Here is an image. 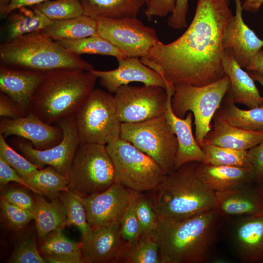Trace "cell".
<instances>
[{"label": "cell", "mask_w": 263, "mask_h": 263, "mask_svg": "<svg viewBox=\"0 0 263 263\" xmlns=\"http://www.w3.org/2000/svg\"><path fill=\"white\" fill-rule=\"evenodd\" d=\"M227 0H198L193 19L177 39L154 46L140 60L166 84L203 86L225 76L224 38L233 15Z\"/></svg>", "instance_id": "obj_1"}, {"label": "cell", "mask_w": 263, "mask_h": 263, "mask_svg": "<svg viewBox=\"0 0 263 263\" xmlns=\"http://www.w3.org/2000/svg\"><path fill=\"white\" fill-rule=\"evenodd\" d=\"M224 220L216 208L178 219L158 217L153 233L162 263L208 262Z\"/></svg>", "instance_id": "obj_2"}, {"label": "cell", "mask_w": 263, "mask_h": 263, "mask_svg": "<svg viewBox=\"0 0 263 263\" xmlns=\"http://www.w3.org/2000/svg\"><path fill=\"white\" fill-rule=\"evenodd\" d=\"M97 79L92 71L80 69L46 72L32 95L29 112L49 125L75 116Z\"/></svg>", "instance_id": "obj_3"}, {"label": "cell", "mask_w": 263, "mask_h": 263, "mask_svg": "<svg viewBox=\"0 0 263 263\" xmlns=\"http://www.w3.org/2000/svg\"><path fill=\"white\" fill-rule=\"evenodd\" d=\"M199 163L183 165L144 193L158 218L178 219L216 208L215 192L197 175Z\"/></svg>", "instance_id": "obj_4"}, {"label": "cell", "mask_w": 263, "mask_h": 263, "mask_svg": "<svg viewBox=\"0 0 263 263\" xmlns=\"http://www.w3.org/2000/svg\"><path fill=\"white\" fill-rule=\"evenodd\" d=\"M0 61V64L8 67L43 72L59 68L94 69L80 56L68 51L40 31L1 43Z\"/></svg>", "instance_id": "obj_5"}, {"label": "cell", "mask_w": 263, "mask_h": 263, "mask_svg": "<svg viewBox=\"0 0 263 263\" xmlns=\"http://www.w3.org/2000/svg\"><path fill=\"white\" fill-rule=\"evenodd\" d=\"M230 80L227 75L208 85L196 86L179 83L174 85L171 97L174 113L184 118L192 113L195 125V137L201 146L211 130V121L228 90Z\"/></svg>", "instance_id": "obj_6"}, {"label": "cell", "mask_w": 263, "mask_h": 263, "mask_svg": "<svg viewBox=\"0 0 263 263\" xmlns=\"http://www.w3.org/2000/svg\"><path fill=\"white\" fill-rule=\"evenodd\" d=\"M68 188L82 198L107 189L117 182L106 145L80 144L66 175Z\"/></svg>", "instance_id": "obj_7"}, {"label": "cell", "mask_w": 263, "mask_h": 263, "mask_svg": "<svg viewBox=\"0 0 263 263\" xmlns=\"http://www.w3.org/2000/svg\"><path fill=\"white\" fill-rule=\"evenodd\" d=\"M106 147L117 182L128 189L140 193L150 191L168 175L152 158L121 137Z\"/></svg>", "instance_id": "obj_8"}, {"label": "cell", "mask_w": 263, "mask_h": 263, "mask_svg": "<svg viewBox=\"0 0 263 263\" xmlns=\"http://www.w3.org/2000/svg\"><path fill=\"white\" fill-rule=\"evenodd\" d=\"M80 144L107 145L120 137L119 120L114 96L108 91L94 89L75 116Z\"/></svg>", "instance_id": "obj_9"}, {"label": "cell", "mask_w": 263, "mask_h": 263, "mask_svg": "<svg viewBox=\"0 0 263 263\" xmlns=\"http://www.w3.org/2000/svg\"><path fill=\"white\" fill-rule=\"evenodd\" d=\"M120 137L152 158L167 174L175 170L176 137L165 114L137 123H122Z\"/></svg>", "instance_id": "obj_10"}, {"label": "cell", "mask_w": 263, "mask_h": 263, "mask_svg": "<svg viewBox=\"0 0 263 263\" xmlns=\"http://www.w3.org/2000/svg\"><path fill=\"white\" fill-rule=\"evenodd\" d=\"M96 35L122 51L128 57L146 56L151 49L163 42L155 30L137 18H98Z\"/></svg>", "instance_id": "obj_11"}, {"label": "cell", "mask_w": 263, "mask_h": 263, "mask_svg": "<svg viewBox=\"0 0 263 263\" xmlns=\"http://www.w3.org/2000/svg\"><path fill=\"white\" fill-rule=\"evenodd\" d=\"M115 102L122 123H137L164 114L168 94L154 86H121L115 92Z\"/></svg>", "instance_id": "obj_12"}, {"label": "cell", "mask_w": 263, "mask_h": 263, "mask_svg": "<svg viewBox=\"0 0 263 263\" xmlns=\"http://www.w3.org/2000/svg\"><path fill=\"white\" fill-rule=\"evenodd\" d=\"M56 124L62 129L63 136L60 142L53 147L38 150L30 142L21 139L15 140L13 143L17 150L39 169L52 166L66 176L80 142L75 116L62 119Z\"/></svg>", "instance_id": "obj_13"}, {"label": "cell", "mask_w": 263, "mask_h": 263, "mask_svg": "<svg viewBox=\"0 0 263 263\" xmlns=\"http://www.w3.org/2000/svg\"><path fill=\"white\" fill-rule=\"evenodd\" d=\"M130 196V189L116 182L104 191L82 198L91 228L120 224Z\"/></svg>", "instance_id": "obj_14"}, {"label": "cell", "mask_w": 263, "mask_h": 263, "mask_svg": "<svg viewBox=\"0 0 263 263\" xmlns=\"http://www.w3.org/2000/svg\"><path fill=\"white\" fill-rule=\"evenodd\" d=\"M228 241L243 263H263V212L230 219Z\"/></svg>", "instance_id": "obj_15"}, {"label": "cell", "mask_w": 263, "mask_h": 263, "mask_svg": "<svg viewBox=\"0 0 263 263\" xmlns=\"http://www.w3.org/2000/svg\"><path fill=\"white\" fill-rule=\"evenodd\" d=\"M117 60L118 66L114 70L91 71L98 77L100 85L108 92L115 94L121 86L133 82L166 89V82L163 77L142 62L138 57H126Z\"/></svg>", "instance_id": "obj_16"}, {"label": "cell", "mask_w": 263, "mask_h": 263, "mask_svg": "<svg viewBox=\"0 0 263 263\" xmlns=\"http://www.w3.org/2000/svg\"><path fill=\"white\" fill-rule=\"evenodd\" d=\"M0 133L5 137L16 135L28 140L34 148L39 150L54 147L60 142L63 136L58 126L46 124L30 112L18 118L1 119Z\"/></svg>", "instance_id": "obj_17"}, {"label": "cell", "mask_w": 263, "mask_h": 263, "mask_svg": "<svg viewBox=\"0 0 263 263\" xmlns=\"http://www.w3.org/2000/svg\"><path fill=\"white\" fill-rule=\"evenodd\" d=\"M165 90L168 94V100L164 114L178 142L175 170L188 162H207V155L193 133L192 113L188 112L184 118L177 117L174 113L171 107V97L174 92V86L168 85Z\"/></svg>", "instance_id": "obj_18"}, {"label": "cell", "mask_w": 263, "mask_h": 263, "mask_svg": "<svg viewBox=\"0 0 263 263\" xmlns=\"http://www.w3.org/2000/svg\"><path fill=\"white\" fill-rule=\"evenodd\" d=\"M126 244L120 224L92 228L89 236L81 242L84 262L118 263Z\"/></svg>", "instance_id": "obj_19"}, {"label": "cell", "mask_w": 263, "mask_h": 263, "mask_svg": "<svg viewBox=\"0 0 263 263\" xmlns=\"http://www.w3.org/2000/svg\"><path fill=\"white\" fill-rule=\"evenodd\" d=\"M235 14L227 24L224 35L225 49L230 48L238 64L245 68L254 55L263 47V39L244 23L241 0H234Z\"/></svg>", "instance_id": "obj_20"}, {"label": "cell", "mask_w": 263, "mask_h": 263, "mask_svg": "<svg viewBox=\"0 0 263 263\" xmlns=\"http://www.w3.org/2000/svg\"><path fill=\"white\" fill-rule=\"evenodd\" d=\"M46 72L0 65V90L18 106L24 116L30 111L31 98Z\"/></svg>", "instance_id": "obj_21"}, {"label": "cell", "mask_w": 263, "mask_h": 263, "mask_svg": "<svg viewBox=\"0 0 263 263\" xmlns=\"http://www.w3.org/2000/svg\"><path fill=\"white\" fill-rule=\"evenodd\" d=\"M216 208L225 219L263 212V198L257 183L216 192Z\"/></svg>", "instance_id": "obj_22"}, {"label": "cell", "mask_w": 263, "mask_h": 263, "mask_svg": "<svg viewBox=\"0 0 263 263\" xmlns=\"http://www.w3.org/2000/svg\"><path fill=\"white\" fill-rule=\"evenodd\" d=\"M223 66L230 80L225 100L244 105L249 109L263 105V97L260 95L254 79L238 64L230 48L225 49Z\"/></svg>", "instance_id": "obj_23"}, {"label": "cell", "mask_w": 263, "mask_h": 263, "mask_svg": "<svg viewBox=\"0 0 263 263\" xmlns=\"http://www.w3.org/2000/svg\"><path fill=\"white\" fill-rule=\"evenodd\" d=\"M199 178L215 192L230 190L257 183L253 167L216 165L199 162L197 168Z\"/></svg>", "instance_id": "obj_24"}, {"label": "cell", "mask_w": 263, "mask_h": 263, "mask_svg": "<svg viewBox=\"0 0 263 263\" xmlns=\"http://www.w3.org/2000/svg\"><path fill=\"white\" fill-rule=\"evenodd\" d=\"M212 120L211 130L202 144L248 150L263 141V131H251L239 128L215 115Z\"/></svg>", "instance_id": "obj_25"}, {"label": "cell", "mask_w": 263, "mask_h": 263, "mask_svg": "<svg viewBox=\"0 0 263 263\" xmlns=\"http://www.w3.org/2000/svg\"><path fill=\"white\" fill-rule=\"evenodd\" d=\"M39 251L46 263H83L81 242L67 237L62 229L53 231L39 239Z\"/></svg>", "instance_id": "obj_26"}, {"label": "cell", "mask_w": 263, "mask_h": 263, "mask_svg": "<svg viewBox=\"0 0 263 263\" xmlns=\"http://www.w3.org/2000/svg\"><path fill=\"white\" fill-rule=\"evenodd\" d=\"M36 206L33 212L38 240L49 233L63 229L67 226L65 207L58 197L47 201L43 196L35 194Z\"/></svg>", "instance_id": "obj_27"}, {"label": "cell", "mask_w": 263, "mask_h": 263, "mask_svg": "<svg viewBox=\"0 0 263 263\" xmlns=\"http://www.w3.org/2000/svg\"><path fill=\"white\" fill-rule=\"evenodd\" d=\"M84 15L93 19L136 18L144 0H79Z\"/></svg>", "instance_id": "obj_28"}, {"label": "cell", "mask_w": 263, "mask_h": 263, "mask_svg": "<svg viewBox=\"0 0 263 263\" xmlns=\"http://www.w3.org/2000/svg\"><path fill=\"white\" fill-rule=\"evenodd\" d=\"M7 17L5 41L41 31L52 21L39 11L32 7L29 8L28 6L19 8L10 13Z\"/></svg>", "instance_id": "obj_29"}, {"label": "cell", "mask_w": 263, "mask_h": 263, "mask_svg": "<svg viewBox=\"0 0 263 263\" xmlns=\"http://www.w3.org/2000/svg\"><path fill=\"white\" fill-rule=\"evenodd\" d=\"M96 29V20L83 15L70 19L52 20L40 32L48 38L57 41L97 35Z\"/></svg>", "instance_id": "obj_30"}, {"label": "cell", "mask_w": 263, "mask_h": 263, "mask_svg": "<svg viewBox=\"0 0 263 263\" xmlns=\"http://www.w3.org/2000/svg\"><path fill=\"white\" fill-rule=\"evenodd\" d=\"M224 100L216 112V116L239 128L251 131H263V105L242 110L235 104Z\"/></svg>", "instance_id": "obj_31"}, {"label": "cell", "mask_w": 263, "mask_h": 263, "mask_svg": "<svg viewBox=\"0 0 263 263\" xmlns=\"http://www.w3.org/2000/svg\"><path fill=\"white\" fill-rule=\"evenodd\" d=\"M24 180L36 194L50 200L58 197L59 192L68 187L67 177L50 166L38 169Z\"/></svg>", "instance_id": "obj_32"}, {"label": "cell", "mask_w": 263, "mask_h": 263, "mask_svg": "<svg viewBox=\"0 0 263 263\" xmlns=\"http://www.w3.org/2000/svg\"><path fill=\"white\" fill-rule=\"evenodd\" d=\"M118 263H162L153 232L143 234L134 242L126 243Z\"/></svg>", "instance_id": "obj_33"}, {"label": "cell", "mask_w": 263, "mask_h": 263, "mask_svg": "<svg viewBox=\"0 0 263 263\" xmlns=\"http://www.w3.org/2000/svg\"><path fill=\"white\" fill-rule=\"evenodd\" d=\"M57 42L68 51L78 56L82 54L105 55L114 57L117 59L128 57L122 51L97 35Z\"/></svg>", "instance_id": "obj_34"}, {"label": "cell", "mask_w": 263, "mask_h": 263, "mask_svg": "<svg viewBox=\"0 0 263 263\" xmlns=\"http://www.w3.org/2000/svg\"><path fill=\"white\" fill-rule=\"evenodd\" d=\"M58 197L66 210L67 226H74L80 231L82 239L90 234L92 228L87 219L82 198L68 188L60 191Z\"/></svg>", "instance_id": "obj_35"}, {"label": "cell", "mask_w": 263, "mask_h": 263, "mask_svg": "<svg viewBox=\"0 0 263 263\" xmlns=\"http://www.w3.org/2000/svg\"><path fill=\"white\" fill-rule=\"evenodd\" d=\"M200 146L207 155V163L216 165L253 167L248 150L211 144H202Z\"/></svg>", "instance_id": "obj_36"}, {"label": "cell", "mask_w": 263, "mask_h": 263, "mask_svg": "<svg viewBox=\"0 0 263 263\" xmlns=\"http://www.w3.org/2000/svg\"><path fill=\"white\" fill-rule=\"evenodd\" d=\"M31 7L52 20L70 19L84 15L79 0H48Z\"/></svg>", "instance_id": "obj_37"}, {"label": "cell", "mask_w": 263, "mask_h": 263, "mask_svg": "<svg viewBox=\"0 0 263 263\" xmlns=\"http://www.w3.org/2000/svg\"><path fill=\"white\" fill-rule=\"evenodd\" d=\"M131 196L129 205L120 224L123 239L127 244L137 240L142 234L136 213V205L141 193L130 189Z\"/></svg>", "instance_id": "obj_38"}, {"label": "cell", "mask_w": 263, "mask_h": 263, "mask_svg": "<svg viewBox=\"0 0 263 263\" xmlns=\"http://www.w3.org/2000/svg\"><path fill=\"white\" fill-rule=\"evenodd\" d=\"M5 138L0 133V157L13 168L20 176L24 179L39 169L10 146Z\"/></svg>", "instance_id": "obj_39"}, {"label": "cell", "mask_w": 263, "mask_h": 263, "mask_svg": "<svg viewBox=\"0 0 263 263\" xmlns=\"http://www.w3.org/2000/svg\"><path fill=\"white\" fill-rule=\"evenodd\" d=\"M0 214L3 221L10 228L19 230L34 219L33 213L0 199Z\"/></svg>", "instance_id": "obj_40"}, {"label": "cell", "mask_w": 263, "mask_h": 263, "mask_svg": "<svg viewBox=\"0 0 263 263\" xmlns=\"http://www.w3.org/2000/svg\"><path fill=\"white\" fill-rule=\"evenodd\" d=\"M11 263H46L40 254L34 237L21 240L16 247L8 261Z\"/></svg>", "instance_id": "obj_41"}, {"label": "cell", "mask_w": 263, "mask_h": 263, "mask_svg": "<svg viewBox=\"0 0 263 263\" xmlns=\"http://www.w3.org/2000/svg\"><path fill=\"white\" fill-rule=\"evenodd\" d=\"M136 213L142 234L152 233L156 227L158 217L144 193L140 194L137 200Z\"/></svg>", "instance_id": "obj_42"}, {"label": "cell", "mask_w": 263, "mask_h": 263, "mask_svg": "<svg viewBox=\"0 0 263 263\" xmlns=\"http://www.w3.org/2000/svg\"><path fill=\"white\" fill-rule=\"evenodd\" d=\"M0 199L33 213L36 206L35 197H33L26 189L10 187L8 184L0 186Z\"/></svg>", "instance_id": "obj_43"}, {"label": "cell", "mask_w": 263, "mask_h": 263, "mask_svg": "<svg viewBox=\"0 0 263 263\" xmlns=\"http://www.w3.org/2000/svg\"><path fill=\"white\" fill-rule=\"evenodd\" d=\"M188 9V0H176L174 9L168 19V25L174 29L187 27Z\"/></svg>", "instance_id": "obj_44"}, {"label": "cell", "mask_w": 263, "mask_h": 263, "mask_svg": "<svg viewBox=\"0 0 263 263\" xmlns=\"http://www.w3.org/2000/svg\"><path fill=\"white\" fill-rule=\"evenodd\" d=\"M176 0H149L145 10L146 16L163 18L171 13L175 7Z\"/></svg>", "instance_id": "obj_45"}, {"label": "cell", "mask_w": 263, "mask_h": 263, "mask_svg": "<svg viewBox=\"0 0 263 263\" xmlns=\"http://www.w3.org/2000/svg\"><path fill=\"white\" fill-rule=\"evenodd\" d=\"M11 182L19 184L36 194L35 191L30 187L25 180L3 159L0 157V185L2 186Z\"/></svg>", "instance_id": "obj_46"}, {"label": "cell", "mask_w": 263, "mask_h": 263, "mask_svg": "<svg viewBox=\"0 0 263 263\" xmlns=\"http://www.w3.org/2000/svg\"><path fill=\"white\" fill-rule=\"evenodd\" d=\"M0 116L11 119L24 116L17 104L8 96L1 93L0 94Z\"/></svg>", "instance_id": "obj_47"}, {"label": "cell", "mask_w": 263, "mask_h": 263, "mask_svg": "<svg viewBox=\"0 0 263 263\" xmlns=\"http://www.w3.org/2000/svg\"><path fill=\"white\" fill-rule=\"evenodd\" d=\"M248 153L257 183L263 177V141L248 150Z\"/></svg>", "instance_id": "obj_48"}, {"label": "cell", "mask_w": 263, "mask_h": 263, "mask_svg": "<svg viewBox=\"0 0 263 263\" xmlns=\"http://www.w3.org/2000/svg\"><path fill=\"white\" fill-rule=\"evenodd\" d=\"M248 71H255L263 74V50H259L252 57L245 68Z\"/></svg>", "instance_id": "obj_49"}, {"label": "cell", "mask_w": 263, "mask_h": 263, "mask_svg": "<svg viewBox=\"0 0 263 263\" xmlns=\"http://www.w3.org/2000/svg\"><path fill=\"white\" fill-rule=\"evenodd\" d=\"M48 0H10L8 15L16 9L23 6H32Z\"/></svg>", "instance_id": "obj_50"}, {"label": "cell", "mask_w": 263, "mask_h": 263, "mask_svg": "<svg viewBox=\"0 0 263 263\" xmlns=\"http://www.w3.org/2000/svg\"><path fill=\"white\" fill-rule=\"evenodd\" d=\"M263 4V0H244L243 10L247 12H256Z\"/></svg>", "instance_id": "obj_51"}, {"label": "cell", "mask_w": 263, "mask_h": 263, "mask_svg": "<svg viewBox=\"0 0 263 263\" xmlns=\"http://www.w3.org/2000/svg\"><path fill=\"white\" fill-rule=\"evenodd\" d=\"M10 0H0V15L2 19L7 17Z\"/></svg>", "instance_id": "obj_52"}, {"label": "cell", "mask_w": 263, "mask_h": 263, "mask_svg": "<svg viewBox=\"0 0 263 263\" xmlns=\"http://www.w3.org/2000/svg\"><path fill=\"white\" fill-rule=\"evenodd\" d=\"M248 71V73L254 80L258 81L263 86V74L255 71Z\"/></svg>", "instance_id": "obj_53"}, {"label": "cell", "mask_w": 263, "mask_h": 263, "mask_svg": "<svg viewBox=\"0 0 263 263\" xmlns=\"http://www.w3.org/2000/svg\"><path fill=\"white\" fill-rule=\"evenodd\" d=\"M257 184L263 198V177L259 182L257 183Z\"/></svg>", "instance_id": "obj_54"}, {"label": "cell", "mask_w": 263, "mask_h": 263, "mask_svg": "<svg viewBox=\"0 0 263 263\" xmlns=\"http://www.w3.org/2000/svg\"><path fill=\"white\" fill-rule=\"evenodd\" d=\"M144 0L145 1L146 4H147L148 3L149 0Z\"/></svg>", "instance_id": "obj_55"}, {"label": "cell", "mask_w": 263, "mask_h": 263, "mask_svg": "<svg viewBox=\"0 0 263 263\" xmlns=\"http://www.w3.org/2000/svg\"><path fill=\"white\" fill-rule=\"evenodd\" d=\"M231 0H227V2H228V3H230V1Z\"/></svg>", "instance_id": "obj_56"}]
</instances>
